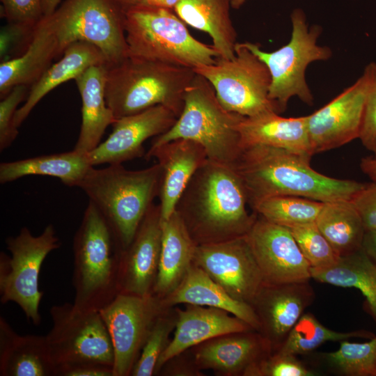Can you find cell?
Masks as SVG:
<instances>
[{"label":"cell","instance_id":"9a60e30c","mask_svg":"<svg viewBox=\"0 0 376 376\" xmlns=\"http://www.w3.org/2000/svg\"><path fill=\"white\" fill-rule=\"evenodd\" d=\"M369 83V75L365 69L363 75L352 85L307 116L313 155L359 139Z\"/></svg>","mask_w":376,"mask_h":376},{"label":"cell","instance_id":"5bb4252c","mask_svg":"<svg viewBox=\"0 0 376 376\" xmlns=\"http://www.w3.org/2000/svg\"><path fill=\"white\" fill-rule=\"evenodd\" d=\"M193 264L233 298L249 305L265 283L246 235L197 245Z\"/></svg>","mask_w":376,"mask_h":376},{"label":"cell","instance_id":"3957f363","mask_svg":"<svg viewBox=\"0 0 376 376\" xmlns=\"http://www.w3.org/2000/svg\"><path fill=\"white\" fill-rule=\"evenodd\" d=\"M123 250L111 226L88 201L73 240L75 306L100 311L119 294Z\"/></svg>","mask_w":376,"mask_h":376},{"label":"cell","instance_id":"681fc988","mask_svg":"<svg viewBox=\"0 0 376 376\" xmlns=\"http://www.w3.org/2000/svg\"><path fill=\"white\" fill-rule=\"evenodd\" d=\"M62 0H41L43 16L49 15L58 6Z\"/></svg>","mask_w":376,"mask_h":376},{"label":"cell","instance_id":"6da1fadb","mask_svg":"<svg viewBox=\"0 0 376 376\" xmlns=\"http://www.w3.org/2000/svg\"><path fill=\"white\" fill-rule=\"evenodd\" d=\"M246 193L233 166L209 159L193 175L175 210L196 245L245 236L257 214H250Z\"/></svg>","mask_w":376,"mask_h":376},{"label":"cell","instance_id":"d590c367","mask_svg":"<svg viewBox=\"0 0 376 376\" xmlns=\"http://www.w3.org/2000/svg\"><path fill=\"white\" fill-rule=\"evenodd\" d=\"M323 203L300 196H277L256 203L251 208L267 221L287 228L315 222Z\"/></svg>","mask_w":376,"mask_h":376},{"label":"cell","instance_id":"d6a6232c","mask_svg":"<svg viewBox=\"0 0 376 376\" xmlns=\"http://www.w3.org/2000/svg\"><path fill=\"white\" fill-rule=\"evenodd\" d=\"M315 224L338 256L362 248L366 229L352 201L323 203Z\"/></svg>","mask_w":376,"mask_h":376},{"label":"cell","instance_id":"816d5d0a","mask_svg":"<svg viewBox=\"0 0 376 376\" xmlns=\"http://www.w3.org/2000/svg\"><path fill=\"white\" fill-rule=\"evenodd\" d=\"M247 0H232L231 8L239 9Z\"/></svg>","mask_w":376,"mask_h":376},{"label":"cell","instance_id":"ee69618b","mask_svg":"<svg viewBox=\"0 0 376 376\" xmlns=\"http://www.w3.org/2000/svg\"><path fill=\"white\" fill-rule=\"evenodd\" d=\"M366 231L376 230V181L366 184L352 200Z\"/></svg>","mask_w":376,"mask_h":376},{"label":"cell","instance_id":"7dc6e473","mask_svg":"<svg viewBox=\"0 0 376 376\" xmlns=\"http://www.w3.org/2000/svg\"><path fill=\"white\" fill-rule=\"evenodd\" d=\"M360 168L363 173L373 181H376V158L367 157L361 159Z\"/></svg>","mask_w":376,"mask_h":376},{"label":"cell","instance_id":"60d3db41","mask_svg":"<svg viewBox=\"0 0 376 376\" xmlns=\"http://www.w3.org/2000/svg\"><path fill=\"white\" fill-rule=\"evenodd\" d=\"M36 25L7 22L1 28V62L17 58L26 50L33 39Z\"/></svg>","mask_w":376,"mask_h":376},{"label":"cell","instance_id":"ac0fdd59","mask_svg":"<svg viewBox=\"0 0 376 376\" xmlns=\"http://www.w3.org/2000/svg\"><path fill=\"white\" fill-rule=\"evenodd\" d=\"M314 299L309 281L264 283L250 306L258 318V331L271 343L273 352L281 346Z\"/></svg>","mask_w":376,"mask_h":376},{"label":"cell","instance_id":"83f0119b","mask_svg":"<svg viewBox=\"0 0 376 376\" xmlns=\"http://www.w3.org/2000/svg\"><path fill=\"white\" fill-rule=\"evenodd\" d=\"M162 299L166 308L185 304L222 309L258 331V318L252 307L233 298L203 269L193 263L179 285Z\"/></svg>","mask_w":376,"mask_h":376},{"label":"cell","instance_id":"277c9868","mask_svg":"<svg viewBox=\"0 0 376 376\" xmlns=\"http://www.w3.org/2000/svg\"><path fill=\"white\" fill-rule=\"evenodd\" d=\"M160 178L157 162L141 170H129L122 164L91 166L77 187L104 217L124 249L158 197Z\"/></svg>","mask_w":376,"mask_h":376},{"label":"cell","instance_id":"b9f144b4","mask_svg":"<svg viewBox=\"0 0 376 376\" xmlns=\"http://www.w3.org/2000/svg\"><path fill=\"white\" fill-rule=\"evenodd\" d=\"M365 69L368 72L370 83L359 139L376 158V63H370Z\"/></svg>","mask_w":376,"mask_h":376},{"label":"cell","instance_id":"e575fe53","mask_svg":"<svg viewBox=\"0 0 376 376\" xmlns=\"http://www.w3.org/2000/svg\"><path fill=\"white\" fill-rule=\"evenodd\" d=\"M373 338L364 331L340 332L331 330L311 313H304L290 331L281 346L276 351L292 354H309L329 341H341L350 338Z\"/></svg>","mask_w":376,"mask_h":376},{"label":"cell","instance_id":"1f68e13d","mask_svg":"<svg viewBox=\"0 0 376 376\" xmlns=\"http://www.w3.org/2000/svg\"><path fill=\"white\" fill-rule=\"evenodd\" d=\"M311 279L342 288H354L366 297L368 311L376 322V265L363 249L341 256L333 265L311 267Z\"/></svg>","mask_w":376,"mask_h":376},{"label":"cell","instance_id":"8fae6325","mask_svg":"<svg viewBox=\"0 0 376 376\" xmlns=\"http://www.w3.org/2000/svg\"><path fill=\"white\" fill-rule=\"evenodd\" d=\"M6 244L10 256L0 253V301L16 303L26 318L38 325L43 295L38 287L39 274L47 255L60 247V240L49 224L38 236L22 227L18 235L6 239Z\"/></svg>","mask_w":376,"mask_h":376},{"label":"cell","instance_id":"f907efd6","mask_svg":"<svg viewBox=\"0 0 376 376\" xmlns=\"http://www.w3.org/2000/svg\"><path fill=\"white\" fill-rule=\"evenodd\" d=\"M115 3L119 5L124 10L129 7L136 5L140 0H113Z\"/></svg>","mask_w":376,"mask_h":376},{"label":"cell","instance_id":"ba28073f","mask_svg":"<svg viewBox=\"0 0 376 376\" xmlns=\"http://www.w3.org/2000/svg\"><path fill=\"white\" fill-rule=\"evenodd\" d=\"M290 19V40L277 50L265 52L258 44L243 42L268 68L272 79L269 95L281 112L295 96L308 105L313 104V95L306 80V70L311 63L327 61L332 56L329 47L318 45L321 26H309L301 8L294 9Z\"/></svg>","mask_w":376,"mask_h":376},{"label":"cell","instance_id":"7402d4cb","mask_svg":"<svg viewBox=\"0 0 376 376\" xmlns=\"http://www.w3.org/2000/svg\"><path fill=\"white\" fill-rule=\"evenodd\" d=\"M175 310L174 335L159 359L155 375L169 359L203 342L226 334L253 329L240 318L217 308L187 304L184 309Z\"/></svg>","mask_w":376,"mask_h":376},{"label":"cell","instance_id":"44dd1931","mask_svg":"<svg viewBox=\"0 0 376 376\" xmlns=\"http://www.w3.org/2000/svg\"><path fill=\"white\" fill-rule=\"evenodd\" d=\"M145 159L154 157L161 167L158 197L162 221L175 212L177 203L196 171L208 159L196 141L178 139L150 148Z\"/></svg>","mask_w":376,"mask_h":376},{"label":"cell","instance_id":"484cf974","mask_svg":"<svg viewBox=\"0 0 376 376\" xmlns=\"http://www.w3.org/2000/svg\"><path fill=\"white\" fill-rule=\"evenodd\" d=\"M279 114L268 112L244 117L239 125L243 148L262 145L312 157L307 116L285 118Z\"/></svg>","mask_w":376,"mask_h":376},{"label":"cell","instance_id":"603a6c76","mask_svg":"<svg viewBox=\"0 0 376 376\" xmlns=\"http://www.w3.org/2000/svg\"><path fill=\"white\" fill-rule=\"evenodd\" d=\"M0 375L56 376L46 336L19 335L1 316Z\"/></svg>","mask_w":376,"mask_h":376},{"label":"cell","instance_id":"2e32d148","mask_svg":"<svg viewBox=\"0 0 376 376\" xmlns=\"http://www.w3.org/2000/svg\"><path fill=\"white\" fill-rule=\"evenodd\" d=\"M266 284L308 281L311 266L290 230L257 214L246 235Z\"/></svg>","mask_w":376,"mask_h":376},{"label":"cell","instance_id":"8992f818","mask_svg":"<svg viewBox=\"0 0 376 376\" xmlns=\"http://www.w3.org/2000/svg\"><path fill=\"white\" fill-rule=\"evenodd\" d=\"M244 118L226 109L212 84L196 73L176 122L155 137L150 148L178 139H189L203 147L209 160L233 166L243 150L239 125Z\"/></svg>","mask_w":376,"mask_h":376},{"label":"cell","instance_id":"ab89813d","mask_svg":"<svg viewBox=\"0 0 376 376\" xmlns=\"http://www.w3.org/2000/svg\"><path fill=\"white\" fill-rule=\"evenodd\" d=\"M29 86L18 85L0 102V151L8 148L18 134V128L14 124L15 115L18 105L25 101L29 92Z\"/></svg>","mask_w":376,"mask_h":376},{"label":"cell","instance_id":"d6986e66","mask_svg":"<svg viewBox=\"0 0 376 376\" xmlns=\"http://www.w3.org/2000/svg\"><path fill=\"white\" fill-rule=\"evenodd\" d=\"M162 233L160 207L159 204H153L132 241L123 250L119 293L139 296L152 293L158 273Z\"/></svg>","mask_w":376,"mask_h":376},{"label":"cell","instance_id":"836d02e7","mask_svg":"<svg viewBox=\"0 0 376 376\" xmlns=\"http://www.w3.org/2000/svg\"><path fill=\"white\" fill-rule=\"evenodd\" d=\"M318 366L342 376H376V336L365 343L340 341L333 352L313 355Z\"/></svg>","mask_w":376,"mask_h":376},{"label":"cell","instance_id":"5b68a950","mask_svg":"<svg viewBox=\"0 0 376 376\" xmlns=\"http://www.w3.org/2000/svg\"><path fill=\"white\" fill-rule=\"evenodd\" d=\"M106 67L105 98L116 119L157 105L169 108L178 117L196 75L191 68L132 56Z\"/></svg>","mask_w":376,"mask_h":376},{"label":"cell","instance_id":"e0dca14e","mask_svg":"<svg viewBox=\"0 0 376 376\" xmlns=\"http://www.w3.org/2000/svg\"><path fill=\"white\" fill-rule=\"evenodd\" d=\"M178 118L169 108L157 105L116 119L108 138L86 154L90 164H122L145 155L144 142L165 133Z\"/></svg>","mask_w":376,"mask_h":376},{"label":"cell","instance_id":"ffe728a7","mask_svg":"<svg viewBox=\"0 0 376 376\" xmlns=\"http://www.w3.org/2000/svg\"><path fill=\"white\" fill-rule=\"evenodd\" d=\"M193 347V359L200 370L225 376H246L253 366L273 352L271 343L254 329L219 336Z\"/></svg>","mask_w":376,"mask_h":376},{"label":"cell","instance_id":"7c38bea8","mask_svg":"<svg viewBox=\"0 0 376 376\" xmlns=\"http://www.w3.org/2000/svg\"><path fill=\"white\" fill-rule=\"evenodd\" d=\"M49 313L52 327L45 336L56 373L85 363L113 366L112 341L100 311L65 303L52 306Z\"/></svg>","mask_w":376,"mask_h":376},{"label":"cell","instance_id":"9c48e42d","mask_svg":"<svg viewBox=\"0 0 376 376\" xmlns=\"http://www.w3.org/2000/svg\"><path fill=\"white\" fill-rule=\"evenodd\" d=\"M54 30L60 56L72 43L92 44L112 65L129 56L125 10L113 0H64L47 15Z\"/></svg>","mask_w":376,"mask_h":376},{"label":"cell","instance_id":"4316f807","mask_svg":"<svg viewBox=\"0 0 376 376\" xmlns=\"http://www.w3.org/2000/svg\"><path fill=\"white\" fill-rule=\"evenodd\" d=\"M107 65L102 53L86 42H75L65 48L63 57L52 64L40 78L33 84L24 101L17 109L14 124L19 128L38 103L51 91L70 79H75L88 68Z\"/></svg>","mask_w":376,"mask_h":376},{"label":"cell","instance_id":"30bf717a","mask_svg":"<svg viewBox=\"0 0 376 376\" xmlns=\"http://www.w3.org/2000/svg\"><path fill=\"white\" fill-rule=\"evenodd\" d=\"M193 70L212 84L221 105L230 112L244 117L281 113L269 95L272 79L268 68L243 42L236 44L233 58H217L213 64Z\"/></svg>","mask_w":376,"mask_h":376},{"label":"cell","instance_id":"74e56055","mask_svg":"<svg viewBox=\"0 0 376 376\" xmlns=\"http://www.w3.org/2000/svg\"><path fill=\"white\" fill-rule=\"evenodd\" d=\"M312 268L334 264L340 258L315 222L288 228Z\"/></svg>","mask_w":376,"mask_h":376},{"label":"cell","instance_id":"7bdbcfd3","mask_svg":"<svg viewBox=\"0 0 376 376\" xmlns=\"http://www.w3.org/2000/svg\"><path fill=\"white\" fill-rule=\"evenodd\" d=\"M1 15L7 22L36 25L43 17L41 0H0Z\"/></svg>","mask_w":376,"mask_h":376},{"label":"cell","instance_id":"c3c4849f","mask_svg":"<svg viewBox=\"0 0 376 376\" xmlns=\"http://www.w3.org/2000/svg\"><path fill=\"white\" fill-rule=\"evenodd\" d=\"M181 0H140L137 4L174 10Z\"/></svg>","mask_w":376,"mask_h":376},{"label":"cell","instance_id":"52a82bcc","mask_svg":"<svg viewBox=\"0 0 376 376\" xmlns=\"http://www.w3.org/2000/svg\"><path fill=\"white\" fill-rule=\"evenodd\" d=\"M173 10L136 4L125 10L129 56L194 69L219 58L194 38Z\"/></svg>","mask_w":376,"mask_h":376},{"label":"cell","instance_id":"cb8c5ba5","mask_svg":"<svg viewBox=\"0 0 376 376\" xmlns=\"http://www.w3.org/2000/svg\"><path fill=\"white\" fill-rule=\"evenodd\" d=\"M60 56L58 41L47 16L35 26L31 44L19 56L1 62L0 97H6L16 86H31Z\"/></svg>","mask_w":376,"mask_h":376},{"label":"cell","instance_id":"d4e9b609","mask_svg":"<svg viewBox=\"0 0 376 376\" xmlns=\"http://www.w3.org/2000/svg\"><path fill=\"white\" fill-rule=\"evenodd\" d=\"M106 65H94L75 79L81 100V124L73 150L81 154L94 150L116 120L106 102Z\"/></svg>","mask_w":376,"mask_h":376},{"label":"cell","instance_id":"4fadbf2b","mask_svg":"<svg viewBox=\"0 0 376 376\" xmlns=\"http://www.w3.org/2000/svg\"><path fill=\"white\" fill-rule=\"evenodd\" d=\"M166 308L152 293H119L100 311L113 344V376L131 375L152 325Z\"/></svg>","mask_w":376,"mask_h":376},{"label":"cell","instance_id":"f1b7e54d","mask_svg":"<svg viewBox=\"0 0 376 376\" xmlns=\"http://www.w3.org/2000/svg\"><path fill=\"white\" fill-rule=\"evenodd\" d=\"M162 231L158 273L152 294L164 299L181 283L193 263L197 245L176 211L162 221Z\"/></svg>","mask_w":376,"mask_h":376},{"label":"cell","instance_id":"8d00e7d4","mask_svg":"<svg viewBox=\"0 0 376 376\" xmlns=\"http://www.w3.org/2000/svg\"><path fill=\"white\" fill-rule=\"evenodd\" d=\"M177 312L166 308L152 325L131 375L151 376L155 375L159 357L170 343L169 336L175 329Z\"/></svg>","mask_w":376,"mask_h":376},{"label":"cell","instance_id":"f6af8a7d","mask_svg":"<svg viewBox=\"0 0 376 376\" xmlns=\"http://www.w3.org/2000/svg\"><path fill=\"white\" fill-rule=\"evenodd\" d=\"M56 376H113V367L85 363L61 368Z\"/></svg>","mask_w":376,"mask_h":376},{"label":"cell","instance_id":"4dcf8cb0","mask_svg":"<svg viewBox=\"0 0 376 376\" xmlns=\"http://www.w3.org/2000/svg\"><path fill=\"white\" fill-rule=\"evenodd\" d=\"M91 166L86 154L75 150L4 162L0 164V183L36 175L54 177L67 186L77 187Z\"/></svg>","mask_w":376,"mask_h":376},{"label":"cell","instance_id":"f546056e","mask_svg":"<svg viewBox=\"0 0 376 376\" xmlns=\"http://www.w3.org/2000/svg\"><path fill=\"white\" fill-rule=\"evenodd\" d=\"M232 0H181L174 8L186 24L207 33L219 58L230 59L235 55L237 32L230 8Z\"/></svg>","mask_w":376,"mask_h":376},{"label":"cell","instance_id":"bcb514c9","mask_svg":"<svg viewBox=\"0 0 376 376\" xmlns=\"http://www.w3.org/2000/svg\"><path fill=\"white\" fill-rule=\"evenodd\" d=\"M362 249L376 265V230L366 231Z\"/></svg>","mask_w":376,"mask_h":376},{"label":"cell","instance_id":"7a4b0ae2","mask_svg":"<svg viewBox=\"0 0 376 376\" xmlns=\"http://www.w3.org/2000/svg\"><path fill=\"white\" fill-rule=\"evenodd\" d=\"M311 156L267 146L244 147L233 165L249 205L273 196H295L322 203L352 201L366 184L322 174Z\"/></svg>","mask_w":376,"mask_h":376},{"label":"cell","instance_id":"f35d334b","mask_svg":"<svg viewBox=\"0 0 376 376\" xmlns=\"http://www.w3.org/2000/svg\"><path fill=\"white\" fill-rule=\"evenodd\" d=\"M295 354L274 351L253 366L246 376H316Z\"/></svg>","mask_w":376,"mask_h":376}]
</instances>
